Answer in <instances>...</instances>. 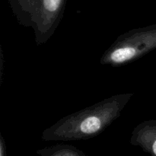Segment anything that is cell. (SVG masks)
<instances>
[{"label": "cell", "mask_w": 156, "mask_h": 156, "mask_svg": "<svg viewBox=\"0 0 156 156\" xmlns=\"http://www.w3.org/2000/svg\"><path fill=\"white\" fill-rule=\"evenodd\" d=\"M133 94L112 96L66 116L43 132L42 140H83L101 133L121 114Z\"/></svg>", "instance_id": "obj_1"}, {"label": "cell", "mask_w": 156, "mask_h": 156, "mask_svg": "<svg viewBox=\"0 0 156 156\" xmlns=\"http://www.w3.org/2000/svg\"><path fill=\"white\" fill-rule=\"evenodd\" d=\"M20 24L34 29L37 44L53 33L63 16L67 0H8Z\"/></svg>", "instance_id": "obj_2"}, {"label": "cell", "mask_w": 156, "mask_h": 156, "mask_svg": "<svg viewBox=\"0 0 156 156\" xmlns=\"http://www.w3.org/2000/svg\"><path fill=\"white\" fill-rule=\"evenodd\" d=\"M156 48V24L133 29L120 35L101 59L104 65L120 66L135 61Z\"/></svg>", "instance_id": "obj_3"}, {"label": "cell", "mask_w": 156, "mask_h": 156, "mask_svg": "<svg viewBox=\"0 0 156 156\" xmlns=\"http://www.w3.org/2000/svg\"><path fill=\"white\" fill-rule=\"evenodd\" d=\"M131 143L140 146L152 156H156V120L139 125L133 133Z\"/></svg>", "instance_id": "obj_4"}, {"label": "cell", "mask_w": 156, "mask_h": 156, "mask_svg": "<svg viewBox=\"0 0 156 156\" xmlns=\"http://www.w3.org/2000/svg\"><path fill=\"white\" fill-rule=\"evenodd\" d=\"M41 156H85L82 151L69 145H57L37 151Z\"/></svg>", "instance_id": "obj_5"}, {"label": "cell", "mask_w": 156, "mask_h": 156, "mask_svg": "<svg viewBox=\"0 0 156 156\" xmlns=\"http://www.w3.org/2000/svg\"><path fill=\"white\" fill-rule=\"evenodd\" d=\"M0 156H6V146L5 143L4 139L1 136L0 140Z\"/></svg>", "instance_id": "obj_6"}]
</instances>
